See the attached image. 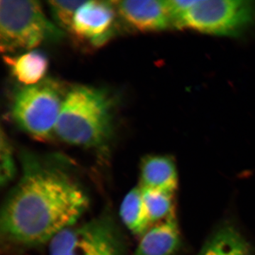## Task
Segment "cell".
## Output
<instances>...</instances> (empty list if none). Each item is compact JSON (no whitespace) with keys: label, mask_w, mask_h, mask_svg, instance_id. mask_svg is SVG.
<instances>
[{"label":"cell","mask_w":255,"mask_h":255,"mask_svg":"<svg viewBox=\"0 0 255 255\" xmlns=\"http://www.w3.org/2000/svg\"><path fill=\"white\" fill-rule=\"evenodd\" d=\"M20 160L21 177L1 206V237L18 246L49 243L78 223L88 208V196L63 156L23 150Z\"/></svg>","instance_id":"6da1fadb"},{"label":"cell","mask_w":255,"mask_h":255,"mask_svg":"<svg viewBox=\"0 0 255 255\" xmlns=\"http://www.w3.org/2000/svg\"><path fill=\"white\" fill-rule=\"evenodd\" d=\"M115 101L107 90L75 85L67 92L55 134L70 145L104 151L114 133Z\"/></svg>","instance_id":"7a4b0ae2"},{"label":"cell","mask_w":255,"mask_h":255,"mask_svg":"<svg viewBox=\"0 0 255 255\" xmlns=\"http://www.w3.org/2000/svg\"><path fill=\"white\" fill-rule=\"evenodd\" d=\"M174 28L214 35L238 34L255 23V1L246 0L168 1Z\"/></svg>","instance_id":"3957f363"},{"label":"cell","mask_w":255,"mask_h":255,"mask_svg":"<svg viewBox=\"0 0 255 255\" xmlns=\"http://www.w3.org/2000/svg\"><path fill=\"white\" fill-rule=\"evenodd\" d=\"M64 33L46 17L38 1H0V48L6 55L58 41Z\"/></svg>","instance_id":"277c9868"},{"label":"cell","mask_w":255,"mask_h":255,"mask_svg":"<svg viewBox=\"0 0 255 255\" xmlns=\"http://www.w3.org/2000/svg\"><path fill=\"white\" fill-rule=\"evenodd\" d=\"M67 92L61 82L51 78L23 87L13 99V120L36 140H49L55 134Z\"/></svg>","instance_id":"5b68a950"},{"label":"cell","mask_w":255,"mask_h":255,"mask_svg":"<svg viewBox=\"0 0 255 255\" xmlns=\"http://www.w3.org/2000/svg\"><path fill=\"white\" fill-rule=\"evenodd\" d=\"M125 243L109 215L64 230L49 243V255H126Z\"/></svg>","instance_id":"8992f818"},{"label":"cell","mask_w":255,"mask_h":255,"mask_svg":"<svg viewBox=\"0 0 255 255\" xmlns=\"http://www.w3.org/2000/svg\"><path fill=\"white\" fill-rule=\"evenodd\" d=\"M117 16L114 1H85L75 13L70 33L92 46H102L114 36Z\"/></svg>","instance_id":"52a82bcc"},{"label":"cell","mask_w":255,"mask_h":255,"mask_svg":"<svg viewBox=\"0 0 255 255\" xmlns=\"http://www.w3.org/2000/svg\"><path fill=\"white\" fill-rule=\"evenodd\" d=\"M119 17L131 29L155 32L172 28L168 1H114Z\"/></svg>","instance_id":"ba28073f"},{"label":"cell","mask_w":255,"mask_h":255,"mask_svg":"<svg viewBox=\"0 0 255 255\" xmlns=\"http://www.w3.org/2000/svg\"><path fill=\"white\" fill-rule=\"evenodd\" d=\"M178 187L177 165L166 155H146L140 165V187L174 194Z\"/></svg>","instance_id":"9c48e42d"},{"label":"cell","mask_w":255,"mask_h":255,"mask_svg":"<svg viewBox=\"0 0 255 255\" xmlns=\"http://www.w3.org/2000/svg\"><path fill=\"white\" fill-rule=\"evenodd\" d=\"M182 237L175 219L155 223L140 238L133 255H177Z\"/></svg>","instance_id":"30bf717a"},{"label":"cell","mask_w":255,"mask_h":255,"mask_svg":"<svg viewBox=\"0 0 255 255\" xmlns=\"http://www.w3.org/2000/svg\"><path fill=\"white\" fill-rule=\"evenodd\" d=\"M197 255H255V252L236 226L225 223L210 235Z\"/></svg>","instance_id":"8fae6325"},{"label":"cell","mask_w":255,"mask_h":255,"mask_svg":"<svg viewBox=\"0 0 255 255\" xmlns=\"http://www.w3.org/2000/svg\"><path fill=\"white\" fill-rule=\"evenodd\" d=\"M4 58L13 76L24 86L36 85L46 78L49 63L40 50H28L16 56L5 55Z\"/></svg>","instance_id":"7c38bea8"},{"label":"cell","mask_w":255,"mask_h":255,"mask_svg":"<svg viewBox=\"0 0 255 255\" xmlns=\"http://www.w3.org/2000/svg\"><path fill=\"white\" fill-rule=\"evenodd\" d=\"M120 216L126 227L136 236H142L152 226L140 187L133 188L124 197Z\"/></svg>","instance_id":"4fadbf2b"},{"label":"cell","mask_w":255,"mask_h":255,"mask_svg":"<svg viewBox=\"0 0 255 255\" xmlns=\"http://www.w3.org/2000/svg\"><path fill=\"white\" fill-rule=\"evenodd\" d=\"M140 189L152 226L167 220L175 219L174 194L153 189Z\"/></svg>","instance_id":"5bb4252c"},{"label":"cell","mask_w":255,"mask_h":255,"mask_svg":"<svg viewBox=\"0 0 255 255\" xmlns=\"http://www.w3.org/2000/svg\"><path fill=\"white\" fill-rule=\"evenodd\" d=\"M85 1L80 0H51L47 1L53 23L62 31H71L75 13Z\"/></svg>","instance_id":"9a60e30c"},{"label":"cell","mask_w":255,"mask_h":255,"mask_svg":"<svg viewBox=\"0 0 255 255\" xmlns=\"http://www.w3.org/2000/svg\"><path fill=\"white\" fill-rule=\"evenodd\" d=\"M0 147V184L1 187L3 188L9 185L10 182L14 179L16 173L13 147L3 130L1 131Z\"/></svg>","instance_id":"2e32d148"}]
</instances>
